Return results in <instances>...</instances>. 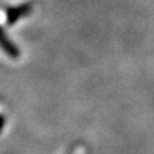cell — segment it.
<instances>
[{
	"label": "cell",
	"mask_w": 154,
	"mask_h": 154,
	"mask_svg": "<svg viewBox=\"0 0 154 154\" xmlns=\"http://www.w3.org/2000/svg\"><path fill=\"white\" fill-rule=\"evenodd\" d=\"M34 4L32 3H23V4H19L16 7H11L7 11V23L8 24H14L15 22H18L20 18L29 15L31 12Z\"/></svg>",
	"instance_id": "cell-1"
},
{
	"label": "cell",
	"mask_w": 154,
	"mask_h": 154,
	"mask_svg": "<svg viewBox=\"0 0 154 154\" xmlns=\"http://www.w3.org/2000/svg\"><path fill=\"white\" fill-rule=\"evenodd\" d=\"M0 48L7 53V56H10L11 58H18L19 57V49L15 46V43L5 35V32L3 31V29L0 27Z\"/></svg>",
	"instance_id": "cell-2"
},
{
	"label": "cell",
	"mask_w": 154,
	"mask_h": 154,
	"mask_svg": "<svg viewBox=\"0 0 154 154\" xmlns=\"http://www.w3.org/2000/svg\"><path fill=\"white\" fill-rule=\"evenodd\" d=\"M4 125H5V118L3 116V115H0V133H2V130H3V127H4Z\"/></svg>",
	"instance_id": "cell-3"
}]
</instances>
